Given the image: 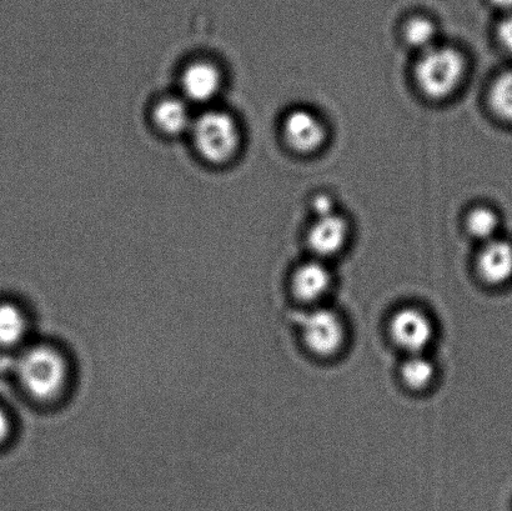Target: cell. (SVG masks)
Returning a JSON list of instances; mask_svg holds the SVG:
<instances>
[{"label": "cell", "mask_w": 512, "mask_h": 511, "mask_svg": "<svg viewBox=\"0 0 512 511\" xmlns=\"http://www.w3.org/2000/svg\"><path fill=\"white\" fill-rule=\"evenodd\" d=\"M498 39L501 45L512 54V13L506 14L498 25Z\"/></svg>", "instance_id": "cell-18"}, {"label": "cell", "mask_w": 512, "mask_h": 511, "mask_svg": "<svg viewBox=\"0 0 512 511\" xmlns=\"http://www.w3.org/2000/svg\"><path fill=\"white\" fill-rule=\"evenodd\" d=\"M438 24L429 15L413 14L405 20L401 34L409 47L420 50L421 53L435 47L438 39Z\"/></svg>", "instance_id": "cell-12"}, {"label": "cell", "mask_w": 512, "mask_h": 511, "mask_svg": "<svg viewBox=\"0 0 512 511\" xmlns=\"http://www.w3.org/2000/svg\"><path fill=\"white\" fill-rule=\"evenodd\" d=\"M310 209L315 219L329 217V215L336 213L334 199L331 195L326 193L314 195V197L311 198Z\"/></svg>", "instance_id": "cell-17"}, {"label": "cell", "mask_w": 512, "mask_h": 511, "mask_svg": "<svg viewBox=\"0 0 512 511\" xmlns=\"http://www.w3.org/2000/svg\"><path fill=\"white\" fill-rule=\"evenodd\" d=\"M283 135L289 148L296 153L308 155L324 147L328 129L323 119L313 110L296 108L285 115Z\"/></svg>", "instance_id": "cell-7"}, {"label": "cell", "mask_w": 512, "mask_h": 511, "mask_svg": "<svg viewBox=\"0 0 512 511\" xmlns=\"http://www.w3.org/2000/svg\"><path fill=\"white\" fill-rule=\"evenodd\" d=\"M69 374L67 358L53 345H33L19 359L20 384L35 402L47 404L62 397Z\"/></svg>", "instance_id": "cell-2"}, {"label": "cell", "mask_w": 512, "mask_h": 511, "mask_svg": "<svg viewBox=\"0 0 512 511\" xmlns=\"http://www.w3.org/2000/svg\"><path fill=\"white\" fill-rule=\"evenodd\" d=\"M468 62L461 50L439 45L421 53L414 77L421 93L433 100H445L458 92L463 84Z\"/></svg>", "instance_id": "cell-3"}, {"label": "cell", "mask_w": 512, "mask_h": 511, "mask_svg": "<svg viewBox=\"0 0 512 511\" xmlns=\"http://www.w3.org/2000/svg\"><path fill=\"white\" fill-rule=\"evenodd\" d=\"M350 237V224L343 215L331 214L329 217L315 219L311 225L306 242L309 249L320 260L329 259L345 248Z\"/></svg>", "instance_id": "cell-9"}, {"label": "cell", "mask_w": 512, "mask_h": 511, "mask_svg": "<svg viewBox=\"0 0 512 511\" xmlns=\"http://www.w3.org/2000/svg\"><path fill=\"white\" fill-rule=\"evenodd\" d=\"M476 267L484 282L491 285L508 283L512 278V244L495 238L480 250Z\"/></svg>", "instance_id": "cell-10"}, {"label": "cell", "mask_w": 512, "mask_h": 511, "mask_svg": "<svg viewBox=\"0 0 512 511\" xmlns=\"http://www.w3.org/2000/svg\"><path fill=\"white\" fill-rule=\"evenodd\" d=\"M10 433H12V422L8 414L0 408V445L7 442Z\"/></svg>", "instance_id": "cell-19"}, {"label": "cell", "mask_w": 512, "mask_h": 511, "mask_svg": "<svg viewBox=\"0 0 512 511\" xmlns=\"http://www.w3.org/2000/svg\"><path fill=\"white\" fill-rule=\"evenodd\" d=\"M489 104L496 117L512 123V72L495 79L489 92Z\"/></svg>", "instance_id": "cell-16"}, {"label": "cell", "mask_w": 512, "mask_h": 511, "mask_svg": "<svg viewBox=\"0 0 512 511\" xmlns=\"http://www.w3.org/2000/svg\"><path fill=\"white\" fill-rule=\"evenodd\" d=\"M333 283L331 272L323 260L315 259L296 268L291 285L294 294L306 303H313L325 297Z\"/></svg>", "instance_id": "cell-11"}, {"label": "cell", "mask_w": 512, "mask_h": 511, "mask_svg": "<svg viewBox=\"0 0 512 511\" xmlns=\"http://www.w3.org/2000/svg\"><path fill=\"white\" fill-rule=\"evenodd\" d=\"M491 7L506 14L512 13V0H488Z\"/></svg>", "instance_id": "cell-20"}, {"label": "cell", "mask_w": 512, "mask_h": 511, "mask_svg": "<svg viewBox=\"0 0 512 511\" xmlns=\"http://www.w3.org/2000/svg\"><path fill=\"white\" fill-rule=\"evenodd\" d=\"M390 333L394 342L410 354H423L434 338L429 315L416 308H403L393 315Z\"/></svg>", "instance_id": "cell-8"}, {"label": "cell", "mask_w": 512, "mask_h": 511, "mask_svg": "<svg viewBox=\"0 0 512 511\" xmlns=\"http://www.w3.org/2000/svg\"><path fill=\"white\" fill-rule=\"evenodd\" d=\"M27 315L14 303L0 304V345L4 348L17 347L28 333Z\"/></svg>", "instance_id": "cell-13"}, {"label": "cell", "mask_w": 512, "mask_h": 511, "mask_svg": "<svg viewBox=\"0 0 512 511\" xmlns=\"http://www.w3.org/2000/svg\"><path fill=\"white\" fill-rule=\"evenodd\" d=\"M187 138L200 162L210 168L223 169L242 153L244 130L237 114L217 104L195 114Z\"/></svg>", "instance_id": "cell-1"}, {"label": "cell", "mask_w": 512, "mask_h": 511, "mask_svg": "<svg viewBox=\"0 0 512 511\" xmlns=\"http://www.w3.org/2000/svg\"><path fill=\"white\" fill-rule=\"evenodd\" d=\"M195 114L197 110L178 92L159 95L148 109L150 125L165 139L188 137Z\"/></svg>", "instance_id": "cell-5"}, {"label": "cell", "mask_w": 512, "mask_h": 511, "mask_svg": "<svg viewBox=\"0 0 512 511\" xmlns=\"http://www.w3.org/2000/svg\"><path fill=\"white\" fill-rule=\"evenodd\" d=\"M301 332L306 347L319 357H333L345 342L344 322L331 309H315L306 315Z\"/></svg>", "instance_id": "cell-6"}, {"label": "cell", "mask_w": 512, "mask_h": 511, "mask_svg": "<svg viewBox=\"0 0 512 511\" xmlns=\"http://www.w3.org/2000/svg\"><path fill=\"white\" fill-rule=\"evenodd\" d=\"M434 377V364L424 354H410L401 367V378L410 389L428 388Z\"/></svg>", "instance_id": "cell-14"}, {"label": "cell", "mask_w": 512, "mask_h": 511, "mask_svg": "<svg viewBox=\"0 0 512 511\" xmlns=\"http://www.w3.org/2000/svg\"><path fill=\"white\" fill-rule=\"evenodd\" d=\"M500 220L495 210L489 207H475L470 210L465 219V228L471 237L489 242L496 238Z\"/></svg>", "instance_id": "cell-15"}, {"label": "cell", "mask_w": 512, "mask_h": 511, "mask_svg": "<svg viewBox=\"0 0 512 511\" xmlns=\"http://www.w3.org/2000/svg\"><path fill=\"white\" fill-rule=\"evenodd\" d=\"M227 87V72L217 58L198 54L185 60L178 73L177 92L195 109L217 105Z\"/></svg>", "instance_id": "cell-4"}]
</instances>
